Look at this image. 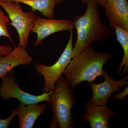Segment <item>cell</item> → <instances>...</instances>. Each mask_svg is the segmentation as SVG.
Returning <instances> with one entry per match:
<instances>
[{
	"instance_id": "7a4b0ae2",
	"label": "cell",
	"mask_w": 128,
	"mask_h": 128,
	"mask_svg": "<svg viewBox=\"0 0 128 128\" xmlns=\"http://www.w3.org/2000/svg\"><path fill=\"white\" fill-rule=\"evenodd\" d=\"M113 58L112 54L96 52L89 46L71 60L64 71V78L73 88L82 82H94L97 77L103 76L104 65Z\"/></svg>"
},
{
	"instance_id": "d6986e66",
	"label": "cell",
	"mask_w": 128,
	"mask_h": 128,
	"mask_svg": "<svg viewBox=\"0 0 128 128\" xmlns=\"http://www.w3.org/2000/svg\"><path fill=\"white\" fill-rule=\"evenodd\" d=\"M96 0L98 4L101 7L104 8L108 0Z\"/></svg>"
},
{
	"instance_id": "30bf717a",
	"label": "cell",
	"mask_w": 128,
	"mask_h": 128,
	"mask_svg": "<svg viewBox=\"0 0 128 128\" xmlns=\"http://www.w3.org/2000/svg\"><path fill=\"white\" fill-rule=\"evenodd\" d=\"M104 8L111 28L115 26L128 30V0H108Z\"/></svg>"
},
{
	"instance_id": "9c48e42d",
	"label": "cell",
	"mask_w": 128,
	"mask_h": 128,
	"mask_svg": "<svg viewBox=\"0 0 128 128\" xmlns=\"http://www.w3.org/2000/svg\"><path fill=\"white\" fill-rule=\"evenodd\" d=\"M86 112L81 116L86 122H89L91 128H109L108 121L113 116L115 112L106 106H96L89 101L85 104Z\"/></svg>"
},
{
	"instance_id": "52a82bcc",
	"label": "cell",
	"mask_w": 128,
	"mask_h": 128,
	"mask_svg": "<svg viewBox=\"0 0 128 128\" xmlns=\"http://www.w3.org/2000/svg\"><path fill=\"white\" fill-rule=\"evenodd\" d=\"M104 80L99 84L94 82L89 83L92 95L89 99V102L96 106H106L107 102L112 94L128 84V75L122 79L115 80L105 70H104Z\"/></svg>"
},
{
	"instance_id": "8fae6325",
	"label": "cell",
	"mask_w": 128,
	"mask_h": 128,
	"mask_svg": "<svg viewBox=\"0 0 128 128\" xmlns=\"http://www.w3.org/2000/svg\"><path fill=\"white\" fill-rule=\"evenodd\" d=\"M33 61V58L26 48L18 46L6 56L0 57V78L20 65L28 66Z\"/></svg>"
},
{
	"instance_id": "277c9868",
	"label": "cell",
	"mask_w": 128,
	"mask_h": 128,
	"mask_svg": "<svg viewBox=\"0 0 128 128\" xmlns=\"http://www.w3.org/2000/svg\"><path fill=\"white\" fill-rule=\"evenodd\" d=\"M0 6L6 11L11 21L8 25L13 26L17 32L19 39L18 46L26 48L36 16L32 10L24 12L20 2H17L0 0Z\"/></svg>"
},
{
	"instance_id": "5b68a950",
	"label": "cell",
	"mask_w": 128,
	"mask_h": 128,
	"mask_svg": "<svg viewBox=\"0 0 128 128\" xmlns=\"http://www.w3.org/2000/svg\"><path fill=\"white\" fill-rule=\"evenodd\" d=\"M68 42L60 57L57 62L52 65L48 66L39 61L34 63L37 73L43 76L44 84L42 89L43 93H48L55 88L56 82L64 74L73 55V32H70Z\"/></svg>"
},
{
	"instance_id": "5bb4252c",
	"label": "cell",
	"mask_w": 128,
	"mask_h": 128,
	"mask_svg": "<svg viewBox=\"0 0 128 128\" xmlns=\"http://www.w3.org/2000/svg\"><path fill=\"white\" fill-rule=\"evenodd\" d=\"M111 29L115 30L117 39L123 48L124 55L121 63L118 66L117 73L121 76L128 74V30L114 26Z\"/></svg>"
},
{
	"instance_id": "3957f363",
	"label": "cell",
	"mask_w": 128,
	"mask_h": 128,
	"mask_svg": "<svg viewBox=\"0 0 128 128\" xmlns=\"http://www.w3.org/2000/svg\"><path fill=\"white\" fill-rule=\"evenodd\" d=\"M75 95L64 77L61 76L57 80L55 88L50 95V107L53 116L50 128H72L75 119L72 109L76 104Z\"/></svg>"
},
{
	"instance_id": "8992f818",
	"label": "cell",
	"mask_w": 128,
	"mask_h": 128,
	"mask_svg": "<svg viewBox=\"0 0 128 128\" xmlns=\"http://www.w3.org/2000/svg\"><path fill=\"white\" fill-rule=\"evenodd\" d=\"M16 72L12 70L2 78L0 84V97L6 101L14 98L20 103L26 105L39 103L41 102L50 101V95L52 92L43 93L38 96L32 95L24 91L18 84L16 80Z\"/></svg>"
},
{
	"instance_id": "2e32d148",
	"label": "cell",
	"mask_w": 128,
	"mask_h": 128,
	"mask_svg": "<svg viewBox=\"0 0 128 128\" xmlns=\"http://www.w3.org/2000/svg\"><path fill=\"white\" fill-rule=\"evenodd\" d=\"M20 104H18L16 108L12 110V112L10 116L6 119H0V128H7L14 117L16 116L20 110Z\"/></svg>"
},
{
	"instance_id": "9a60e30c",
	"label": "cell",
	"mask_w": 128,
	"mask_h": 128,
	"mask_svg": "<svg viewBox=\"0 0 128 128\" xmlns=\"http://www.w3.org/2000/svg\"><path fill=\"white\" fill-rule=\"evenodd\" d=\"M9 20V17L3 13L0 8V38L2 37L8 38L14 45V42L10 36L8 28Z\"/></svg>"
},
{
	"instance_id": "ffe728a7",
	"label": "cell",
	"mask_w": 128,
	"mask_h": 128,
	"mask_svg": "<svg viewBox=\"0 0 128 128\" xmlns=\"http://www.w3.org/2000/svg\"><path fill=\"white\" fill-rule=\"evenodd\" d=\"M81 1L83 2V4H84L85 5H86L87 0H81Z\"/></svg>"
},
{
	"instance_id": "e0dca14e",
	"label": "cell",
	"mask_w": 128,
	"mask_h": 128,
	"mask_svg": "<svg viewBox=\"0 0 128 128\" xmlns=\"http://www.w3.org/2000/svg\"><path fill=\"white\" fill-rule=\"evenodd\" d=\"M128 94V84L127 86L121 92L115 94L113 96V98L114 101H126L127 100L126 96Z\"/></svg>"
},
{
	"instance_id": "ac0fdd59",
	"label": "cell",
	"mask_w": 128,
	"mask_h": 128,
	"mask_svg": "<svg viewBox=\"0 0 128 128\" xmlns=\"http://www.w3.org/2000/svg\"><path fill=\"white\" fill-rule=\"evenodd\" d=\"M12 50V47L11 45H0V57L6 56Z\"/></svg>"
},
{
	"instance_id": "6da1fadb",
	"label": "cell",
	"mask_w": 128,
	"mask_h": 128,
	"mask_svg": "<svg viewBox=\"0 0 128 128\" xmlns=\"http://www.w3.org/2000/svg\"><path fill=\"white\" fill-rule=\"evenodd\" d=\"M98 5L96 0H87L85 13L74 17L73 25L77 38L73 46L72 58L93 43L105 42L112 38L111 28L102 22Z\"/></svg>"
},
{
	"instance_id": "7c38bea8",
	"label": "cell",
	"mask_w": 128,
	"mask_h": 128,
	"mask_svg": "<svg viewBox=\"0 0 128 128\" xmlns=\"http://www.w3.org/2000/svg\"><path fill=\"white\" fill-rule=\"evenodd\" d=\"M20 104V108L16 114L18 118L19 128H33L38 118L44 112L48 107L46 104L26 105Z\"/></svg>"
},
{
	"instance_id": "ba28073f",
	"label": "cell",
	"mask_w": 128,
	"mask_h": 128,
	"mask_svg": "<svg viewBox=\"0 0 128 128\" xmlns=\"http://www.w3.org/2000/svg\"><path fill=\"white\" fill-rule=\"evenodd\" d=\"M73 22L70 19L44 18L36 16L32 32L37 34L34 46L38 47L43 44V40L46 37L63 31L71 32L74 28Z\"/></svg>"
},
{
	"instance_id": "4fadbf2b",
	"label": "cell",
	"mask_w": 128,
	"mask_h": 128,
	"mask_svg": "<svg viewBox=\"0 0 128 128\" xmlns=\"http://www.w3.org/2000/svg\"><path fill=\"white\" fill-rule=\"evenodd\" d=\"M23 3L29 6L32 11H38L43 16L52 19L54 17V9L56 5H60L64 0H9Z\"/></svg>"
}]
</instances>
